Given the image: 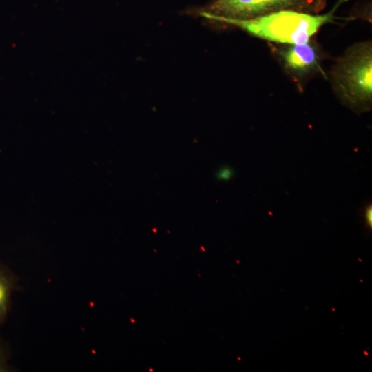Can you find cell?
Masks as SVG:
<instances>
[{
  "mask_svg": "<svg viewBox=\"0 0 372 372\" xmlns=\"http://www.w3.org/2000/svg\"><path fill=\"white\" fill-rule=\"evenodd\" d=\"M347 1L338 0L329 11L319 14L281 10L245 19L223 17L203 11L199 14L209 20L238 27L251 36L269 42L281 45L297 44L312 40V37L327 24L336 20L355 19L354 17L341 18L336 15L339 8Z\"/></svg>",
  "mask_w": 372,
  "mask_h": 372,
  "instance_id": "obj_1",
  "label": "cell"
},
{
  "mask_svg": "<svg viewBox=\"0 0 372 372\" xmlns=\"http://www.w3.org/2000/svg\"><path fill=\"white\" fill-rule=\"evenodd\" d=\"M331 90L347 108L361 114L372 105V41L354 43L332 64L327 74Z\"/></svg>",
  "mask_w": 372,
  "mask_h": 372,
  "instance_id": "obj_2",
  "label": "cell"
},
{
  "mask_svg": "<svg viewBox=\"0 0 372 372\" xmlns=\"http://www.w3.org/2000/svg\"><path fill=\"white\" fill-rule=\"evenodd\" d=\"M327 0H213L201 11L223 17L245 19L281 10L319 14Z\"/></svg>",
  "mask_w": 372,
  "mask_h": 372,
  "instance_id": "obj_3",
  "label": "cell"
},
{
  "mask_svg": "<svg viewBox=\"0 0 372 372\" xmlns=\"http://www.w3.org/2000/svg\"><path fill=\"white\" fill-rule=\"evenodd\" d=\"M277 52L282 66L293 77L300 79L320 72L327 78L321 67L319 48L312 40L303 43L281 45Z\"/></svg>",
  "mask_w": 372,
  "mask_h": 372,
  "instance_id": "obj_4",
  "label": "cell"
},
{
  "mask_svg": "<svg viewBox=\"0 0 372 372\" xmlns=\"http://www.w3.org/2000/svg\"><path fill=\"white\" fill-rule=\"evenodd\" d=\"M8 295V285L5 279L0 277V313L4 309Z\"/></svg>",
  "mask_w": 372,
  "mask_h": 372,
  "instance_id": "obj_5",
  "label": "cell"
},
{
  "mask_svg": "<svg viewBox=\"0 0 372 372\" xmlns=\"http://www.w3.org/2000/svg\"><path fill=\"white\" fill-rule=\"evenodd\" d=\"M232 176L233 172L230 168L228 167H223L220 169L216 174V176L220 180H228L232 177Z\"/></svg>",
  "mask_w": 372,
  "mask_h": 372,
  "instance_id": "obj_6",
  "label": "cell"
},
{
  "mask_svg": "<svg viewBox=\"0 0 372 372\" xmlns=\"http://www.w3.org/2000/svg\"><path fill=\"white\" fill-rule=\"evenodd\" d=\"M371 205H369L366 209V211H365V216H366V222H367V224L369 226H370V227H371V225H372V209H371Z\"/></svg>",
  "mask_w": 372,
  "mask_h": 372,
  "instance_id": "obj_7",
  "label": "cell"
}]
</instances>
